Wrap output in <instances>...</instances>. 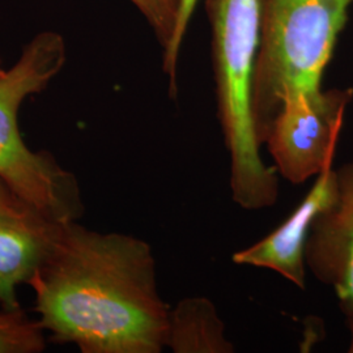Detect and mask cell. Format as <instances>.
<instances>
[{
    "mask_svg": "<svg viewBox=\"0 0 353 353\" xmlns=\"http://www.w3.org/2000/svg\"><path fill=\"white\" fill-rule=\"evenodd\" d=\"M28 285L38 321L83 353H160L170 309L151 245L135 236L64 223Z\"/></svg>",
    "mask_w": 353,
    "mask_h": 353,
    "instance_id": "obj_1",
    "label": "cell"
},
{
    "mask_svg": "<svg viewBox=\"0 0 353 353\" xmlns=\"http://www.w3.org/2000/svg\"><path fill=\"white\" fill-rule=\"evenodd\" d=\"M212 26L217 110L230 159L232 199L259 211L278 202L275 168L265 164L252 118V80L259 41V0H207Z\"/></svg>",
    "mask_w": 353,
    "mask_h": 353,
    "instance_id": "obj_2",
    "label": "cell"
},
{
    "mask_svg": "<svg viewBox=\"0 0 353 353\" xmlns=\"http://www.w3.org/2000/svg\"><path fill=\"white\" fill-rule=\"evenodd\" d=\"M353 0H259L252 118L263 145L283 103L321 88Z\"/></svg>",
    "mask_w": 353,
    "mask_h": 353,
    "instance_id": "obj_3",
    "label": "cell"
},
{
    "mask_svg": "<svg viewBox=\"0 0 353 353\" xmlns=\"http://www.w3.org/2000/svg\"><path fill=\"white\" fill-rule=\"evenodd\" d=\"M65 57L62 36L45 32L26 45L10 71L0 75V181L23 202L57 223L75 221L83 214L77 182L49 153L26 145L17 114L28 96L43 90L61 72Z\"/></svg>",
    "mask_w": 353,
    "mask_h": 353,
    "instance_id": "obj_4",
    "label": "cell"
},
{
    "mask_svg": "<svg viewBox=\"0 0 353 353\" xmlns=\"http://www.w3.org/2000/svg\"><path fill=\"white\" fill-rule=\"evenodd\" d=\"M353 89H319L283 103L265 145L275 169L293 185L332 165Z\"/></svg>",
    "mask_w": 353,
    "mask_h": 353,
    "instance_id": "obj_5",
    "label": "cell"
},
{
    "mask_svg": "<svg viewBox=\"0 0 353 353\" xmlns=\"http://www.w3.org/2000/svg\"><path fill=\"white\" fill-rule=\"evenodd\" d=\"M335 170L336 196L312 225L305 265L318 281L335 290L353 323V161Z\"/></svg>",
    "mask_w": 353,
    "mask_h": 353,
    "instance_id": "obj_6",
    "label": "cell"
},
{
    "mask_svg": "<svg viewBox=\"0 0 353 353\" xmlns=\"http://www.w3.org/2000/svg\"><path fill=\"white\" fill-rule=\"evenodd\" d=\"M64 223L52 221L0 186V306L21 309L16 296L42 265Z\"/></svg>",
    "mask_w": 353,
    "mask_h": 353,
    "instance_id": "obj_7",
    "label": "cell"
},
{
    "mask_svg": "<svg viewBox=\"0 0 353 353\" xmlns=\"http://www.w3.org/2000/svg\"><path fill=\"white\" fill-rule=\"evenodd\" d=\"M336 170L328 165L318 176L303 202L263 240L234 252L236 265H252L278 272L292 284L305 290V245L316 216L326 210L336 196Z\"/></svg>",
    "mask_w": 353,
    "mask_h": 353,
    "instance_id": "obj_8",
    "label": "cell"
},
{
    "mask_svg": "<svg viewBox=\"0 0 353 353\" xmlns=\"http://www.w3.org/2000/svg\"><path fill=\"white\" fill-rule=\"evenodd\" d=\"M166 347L174 353L234 351L214 303L205 297H188L170 309Z\"/></svg>",
    "mask_w": 353,
    "mask_h": 353,
    "instance_id": "obj_9",
    "label": "cell"
},
{
    "mask_svg": "<svg viewBox=\"0 0 353 353\" xmlns=\"http://www.w3.org/2000/svg\"><path fill=\"white\" fill-rule=\"evenodd\" d=\"M45 344V330L38 319L29 318L23 309L0 306V353H39Z\"/></svg>",
    "mask_w": 353,
    "mask_h": 353,
    "instance_id": "obj_10",
    "label": "cell"
},
{
    "mask_svg": "<svg viewBox=\"0 0 353 353\" xmlns=\"http://www.w3.org/2000/svg\"><path fill=\"white\" fill-rule=\"evenodd\" d=\"M132 1L156 33L164 49V71L169 77L172 51L183 0H130Z\"/></svg>",
    "mask_w": 353,
    "mask_h": 353,
    "instance_id": "obj_11",
    "label": "cell"
},
{
    "mask_svg": "<svg viewBox=\"0 0 353 353\" xmlns=\"http://www.w3.org/2000/svg\"><path fill=\"white\" fill-rule=\"evenodd\" d=\"M198 0H183L182 8H181V14H179V21L176 26V37H174V43H173V51H172V61H170V74H169V90L170 94L174 96L176 92V64H178V57H179V50L183 37L186 34V30L189 28L192 13L195 10Z\"/></svg>",
    "mask_w": 353,
    "mask_h": 353,
    "instance_id": "obj_12",
    "label": "cell"
},
{
    "mask_svg": "<svg viewBox=\"0 0 353 353\" xmlns=\"http://www.w3.org/2000/svg\"><path fill=\"white\" fill-rule=\"evenodd\" d=\"M3 74H4V70L0 67V75H3Z\"/></svg>",
    "mask_w": 353,
    "mask_h": 353,
    "instance_id": "obj_13",
    "label": "cell"
},
{
    "mask_svg": "<svg viewBox=\"0 0 353 353\" xmlns=\"http://www.w3.org/2000/svg\"><path fill=\"white\" fill-rule=\"evenodd\" d=\"M0 186H1V181H0Z\"/></svg>",
    "mask_w": 353,
    "mask_h": 353,
    "instance_id": "obj_14",
    "label": "cell"
}]
</instances>
